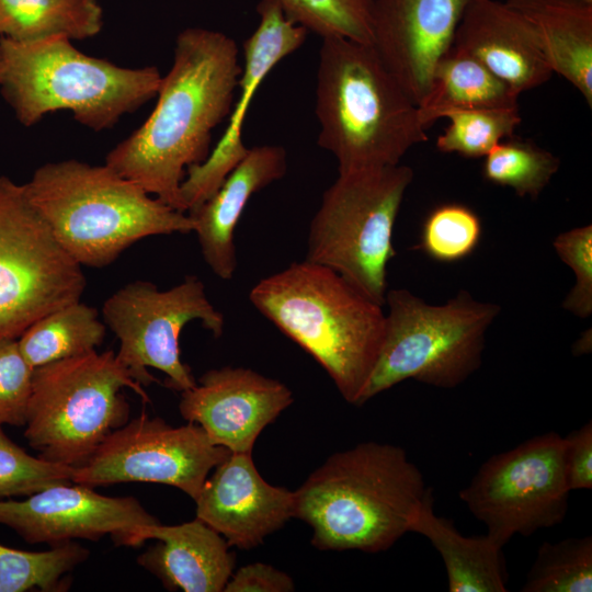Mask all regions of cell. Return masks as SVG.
<instances>
[{
    "mask_svg": "<svg viewBox=\"0 0 592 592\" xmlns=\"http://www.w3.org/2000/svg\"><path fill=\"white\" fill-rule=\"evenodd\" d=\"M522 592H591L592 536L544 542Z\"/></svg>",
    "mask_w": 592,
    "mask_h": 592,
    "instance_id": "f1b7e54d",
    "label": "cell"
},
{
    "mask_svg": "<svg viewBox=\"0 0 592 592\" xmlns=\"http://www.w3.org/2000/svg\"><path fill=\"white\" fill-rule=\"evenodd\" d=\"M479 216L462 204L435 207L425 218L419 248L439 262H457L471 254L481 239Z\"/></svg>",
    "mask_w": 592,
    "mask_h": 592,
    "instance_id": "1f68e13d",
    "label": "cell"
},
{
    "mask_svg": "<svg viewBox=\"0 0 592 592\" xmlns=\"http://www.w3.org/2000/svg\"><path fill=\"white\" fill-rule=\"evenodd\" d=\"M385 304V338L360 406L407 379L440 388L464 383L480 367L486 332L501 310L464 289L443 305L390 289Z\"/></svg>",
    "mask_w": 592,
    "mask_h": 592,
    "instance_id": "ba28073f",
    "label": "cell"
},
{
    "mask_svg": "<svg viewBox=\"0 0 592 592\" xmlns=\"http://www.w3.org/2000/svg\"><path fill=\"white\" fill-rule=\"evenodd\" d=\"M257 11L259 23L243 44L240 91L228 116L227 128L207 158L186 169L182 181L180 197L184 212L207 201L246 156L249 148L242 140V126L251 99L271 70L307 38L308 32L288 20L272 1L260 0Z\"/></svg>",
    "mask_w": 592,
    "mask_h": 592,
    "instance_id": "9a60e30c",
    "label": "cell"
},
{
    "mask_svg": "<svg viewBox=\"0 0 592 592\" xmlns=\"http://www.w3.org/2000/svg\"><path fill=\"white\" fill-rule=\"evenodd\" d=\"M553 247L576 275V284L562 307L580 318H588L592 314V226L559 234Z\"/></svg>",
    "mask_w": 592,
    "mask_h": 592,
    "instance_id": "836d02e7",
    "label": "cell"
},
{
    "mask_svg": "<svg viewBox=\"0 0 592 592\" xmlns=\"http://www.w3.org/2000/svg\"><path fill=\"white\" fill-rule=\"evenodd\" d=\"M470 0H374L371 45L418 105Z\"/></svg>",
    "mask_w": 592,
    "mask_h": 592,
    "instance_id": "e0dca14e",
    "label": "cell"
},
{
    "mask_svg": "<svg viewBox=\"0 0 592 592\" xmlns=\"http://www.w3.org/2000/svg\"><path fill=\"white\" fill-rule=\"evenodd\" d=\"M565 470L570 491L592 489V422L563 437Z\"/></svg>",
    "mask_w": 592,
    "mask_h": 592,
    "instance_id": "d590c367",
    "label": "cell"
},
{
    "mask_svg": "<svg viewBox=\"0 0 592 592\" xmlns=\"http://www.w3.org/2000/svg\"><path fill=\"white\" fill-rule=\"evenodd\" d=\"M445 118L449 124L437 137L436 148L467 158L485 157L497 144L512 137L521 123L519 107L457 110Z\"/></svg>",
    "mask_w": 592,
    "mask_h": 592,
    "instance_id": "4dcf8cb0",
    "label": "cell"
},
{
    "mask_svg": "<svg viewBox=\"0 0 592 592\" xmlns=\"http://www.w3.org/2000/svg\"><path fill=\"white\" fill-rule=\"evenodd\" d=\"M315 113L318 145L334 156L338 172L399 164L428 140L417 104L368 43L322 38Z\"/></svg>",
    "mask_w": 592,
    "mask_h": 592,
    "instance_id": "277c9868",
    "label": "cell"
},
{
    "mask_svg": "<svg viewBox=\"0 0 592 592\" xmlns=\"http://www.w3.org/2000/svg\"><path fill=\"white\" fill-rule=\"evenodd\" d=\"M582 1H587V2H591V3H592V0H582Z\"/></svg>",
    "mask_w": 592,
    "mask_h": 592,
    "instance_id": "74e56055",
    "label": "cell"
},
{
    "mask_svg": "<svg viewBox=\"0 0 592 592\" xmlns=\"http://www.w3.org/2000/svg\"><path fill=\"white\" fill-rule=\"evenodd\" d=\"M413 171L403 164L339 172L323 192L306 259L327 266L384 306L395 223Z\"/></svg>",
    "mask_w": 592,
    "mask_h": 592,
    "instance_id": "9c48e42d",
    "label": "cell"
},
{
    "mask_svg": "<svg viewBox=\"0 0 592 592\" xmlns=\"http://www.w3.org/2000/svg\"><path fill=\"white\" fill-rule=\"evenodd\" d=\"M88 556L89 550L73 542L44 551H26L0 544V592L65 589L66 576Z\"/></svg>",
    "mask_w": 592,
    "mask_h": 592,
    "instance_id": "4316f807",
    "label": "cell"
},
{
    "mask_svg": "<svg viewBox=\"0 0 592 592\" xmlns=\"http://www.w3.org/2000/svg\"><path fill=\"white\" fill-rule=\"evenodd\" d=\"M102 26L103 11L95 0H0V37L11 41L86 39Z\"/></svg>",
    "mask_w": 592,
    "mask_h": 592,
    "instance_id": "d4e9b609",
    "label": "cell"
},
{
    "mask_svg": "<svg viewBox=\"0 0 592 592\" xmlns=\"http://www.w3.org/2000/svg\"><path fill=\"white\" fill-rule=\"evenodd\" d=\"M0 424V499L30 496L47 487L71 482L73 467L31 456Z\"/></svg>",
    "mask_w": 592,
    "mask_h": 592,
    "instance_id": "d6a6232c",
    "label": "cell"
},
{
    "mask_svg": "<svg viewBox=\"0 0 592 592\" xmlns=\"http://www.w3.org/2000/svg\"><path fill=\"white\" fill-rule=\"evenodd\" d=\"M294 492L314 547L368 554L394 546L433 498L405 448L373 441L332 454Z\"/></svg>",
    "mask_w": 592,
    "mask_h": 592,
    "instance_id": "7a4b0ae2",
    "label": "cell"
},
{
    "mask_svg": "<svg viewBox=\"0 0 592 592\" xmlns=\"http://www.w3.org/2000/svg\"><path fill=\"white\" fill-rule=\"evenodd\" d=\"M452 45L478 59L517 95L553 75L534 29L505 2L470 0Z\"/></svg>",
    "mask_w": 592,
    "mask_h": 592,
    "instance_id": "d6986e66",
    "label": "cell"
},
{
    "mask_svg": "<svg viewBox=\"0 0 592 592\" xmlns=\"http://www.w3.org/2000/svg\"><path fill=\"white\" fill-rule=\"evenodd\" d=\"M286 171L287 153L282 146L249 148L218 190L189 212L204 261L219 278L231 280L237 270L235 230L248 202Z\"/></svg>",
    "mask_w": 592,
    "mask_h": 592,
    "instance_id": "ffe728a7",
    "label": "cell"
},
{
    "mask_svg": "<svg viewBox=\"0 0 592 592\" xmlns=\"http://www.w3.org/2000/svg\"><path fill=\"white\" fill-rule=\"evenodd\" d=\"M534 29L553 73L592 106V3L582 0H506Z\"/></svg>",
    "mask_w": 592,
    "mask_h": 592,
    "instance_id": "7402d4cb",
    "label": "cell"
},
{
    "mask_svg": "<svg viewBox=\"0 0 592 592\" xmlns=\"http://www.w3.org/2000/svg\"><path fill=\"white\" fill-rule=\"evenodd\" d=\"M251 304L360 406L385 338L386 314L335 271L307 260L260 280Z\"/></svg>",
    "mask_w": 592,
    "mask_h": 592,
    "instance_id": "3957f363",
    "label": "cell"
},
{
    "mask_svg": "<svg viewBox=\"0 0 592 592\" xmlns=\"http://www.w3.org/2000/svg\"><path fill=\"white\" fill-rule=\"evenodd\" d=\"M86 276L20 185L0 177V340L80 300Z\"/></svg>",
    "mask_w": 592,
    "mask_h": 592,
    "instance_id": "30bf717a",
    "label": "cell"
},
{
    "mask_svg": "<svg viewBox=\"0 0 592 592\" xmlns=\"http://www.w3.org/2000/svg\"><path fill=\"white\" fill-rule=\"evenodd\" d=\"M158 543L137 561L171 591L221 592L234 573L236 555L226 539L200 519L178 525L159 522L141 527L133 546Z\"/></svg>",
    "mask_w": 592,
    "mask_h": 592,
    "instance_id": "44dd1931",
    "label": "cell"
},
{
    "mask_svg": "<svg viewBox=\"0 0 592 592\" xmlns=\"http://www.w3.org/2000/svg\"><path fill=\"white\" fill-rule=\"evenodd\" d=\"M161 78L155 66L126 68L86 55L65 36L34 42L0 37V89L25 126L69 111L90 129L112 128L157 95Z\"/></svg>",
    "mask_w": 592,
    "mask_h": 592,
    "instance_id": "8992f818",
    "label": "cell"
},
{
    "mask_svg": "<svg viewBox=\"0 0 592 592\" xmlns=\"http://www.w3.org/2000/svg\"><path fill=\"white\" fill-rule=\"evenodd\" d=\"M280 380L247 367L224 366L204 373L181 392L179 411L231 453L252 454L260 433L293 402Z\"/></svg>",
    "mask_w": 592,
    "mask_h": 592,
    "instance_id": "2e32d148",
    "label": "cell"
},
{
    "mask_svg": "<svg viewBox=\"0 0 592 592\" xmlns=\"http://www.w3.org/2000/svg\"><path fill=\"white\" fill-rule=\"evenodd\" d=\"M570 492L563 437L550 431L490 456L458 497L504 546L516 534L560 524Z\"/></svg>",
    "mask_w": 592,
    "mask_h": 592,
    "instance_id": "7c38bea8",
    "label": "cell"
},
{
    "mask_svg": "<svg viewBox=\"0 0 592 592\" xmlns=\"http://www.w3.org/2000/svg\"><path fill=\"white\" fill-rule=\"evenodd\" d=\"M105 334L106 326L96 308L78 300L38 318L18 343L26 362L36 368L95 351Z\"/></svg>",
    "mask_w": 592,
    "mask_h": 592,
    "instance_id": "484cf974",
    "label": "cell"
},
{
    "mask_svg": "<svg viewBox=\"0 0 592 592\" xmlns=\"http://www.w3.org/2000/svg\"><path fill=\"white\" fill-rule=\"evenodd\" d=\"M24 186L56 239L81 266L104 267L147 237L194 230L189 214L152 197L106 163L47 162Z\"/></svg>",
    "mask_w": 592,
    "mask_h": 592,
    "instance_id": "5b68a950",
    "label": "cell"
},
{
    "mask_svg": "<svg viewBox=\"0 0 592 592\" xmlns=\"http://www.w3.org/2000/svg\"><path fill=\"white\" fill-rule=\"evenodd\" d=\"M103 322L119 341L117 360L139 385L156 378L148 371L166 375L164 385L184 391L196 385L189 365L181 361L179 339L185 325L200 320L219 338L225 318L207 298L204 283L195 275L166 291L143 280L130 282L106 298Z\"/></svg>",
    "mask_w": 592,
    "mask_h": 592,
    "instance_id": "8fae6325",
    "label": "cell"
},
{
    "mask_svg": "<svg viewBox=\"0 0 592 592\" xmlns=\"http://www.w3.org/2000/svg\"><path fill=\"white\" fill-rule=\"evenodd\" d=\"M33 372L18 339L0 340V424L25 425Z\"/></svg>",
    "mask_w": 592,
    "mask_h": 592,
    "instance_id": "e575fe53",
    "label": "cell"
},
{
    "mask_svg": "<svg viewBox=\"0 0 592 592\" xmlns=\"http://www.w3.org/2000/svg\"><path fill=\"white\" fill-rule=\"evenodd\" d=\"M125 387L150 401L112 350L34 368L24 431L29 445L48 462L81 466L128 421Z\"/></svg>",
    "mask_w": 592,
    "mask_h": 592,
    "instance_id": "52a82bcc",
    "label": "cell"
},
{
    "mask_svg": "<svg viewBox=\"0 0 592 592\" xmlns=\"http://www.w3.org/2000/svg\"><path fill=\"white\" fill-rule=\"evenodd\" d=\"M426 537L441 555L449 592H506L503 546L489 535L465 536L437 516L433 498L417 514L411 531Z\"/></svg>",
    "mask_w": 592,
    "mask_h": 592,
    "instance_id": "603a6c76",
    "label": "cell"
},
{
    "mask_svg": "<svg viewBox=\"0 0 592 592\" xmlns=\"http://www.w3.org/2000/svg\"><path fill=\"white\" fill-rule=\"evenodd\" d=\"M293 23L325 37L372 41L374 0H269Z\"/></svg>",
    "mask_w": 592,
    "mask_h": 592,
    "instance_id": "f546056e",
    "label": "cell"
},
{
    "mask_svg": "<svg viewBox=\"0 0 592 592\" xmlns=\"http://www.w3.org/2000/svg\"><path fill=\"white\" fill-rule=\"evenodd\" d=\"M560 160L534 143L521 139L502 140L486 156L483 178L512 189L520 197L535 200L558 171Z\"/></svg>",
    "mask_w": 592,
    "mask_h": 592,
    "instance_id": "83f0119b",
    "label": "cell"
},
{
    "mask_svg": "<svg viewBox=\"0 0 592 592\" xmlns=\"http://www.w3.org/2000/svg\"><path fill=\"white\" fill-rule=\"evenodd\" d=\"M239 57L237 43L223 32L204 27L181 31L155 109L106 155L105 163L148 194L184 212L182 181L189 167L207 158L213 130L231 112L242 68Z\"/></svg>",
    "mask_w": 592,
    "mask_h": 592,
    "instance_id": "6da1fadb",
    "label": "cell"
},
{
    "mask_svg": "<svg viewBox=\"0 0 592 592\" xmlns=\"http://www.w3.org/2000/svg\"><path fill=\"white\" fill-rule=\"evenodd\" d=\"M194 501L196 517L240 549L263 544L295 513V492L264 480L247 453H230Z\"/></svg>",
    "mask_w": 592,
    "mask_h": 592,
    "instance_id": "ac0fdd59",
    "label": "cell"
},
{
    "mask_svg": "<svg viewBox=\"0 0 592 592\" xmlns=\"http://www.w3.org/2000/svg\"><path fill=\"white\" fill-rule=\"evenodd\" d=\"M230 451L214 444L196 423L172 426L145 412L112 432L71 482L91 488L123 482L175 487L195 500L212 469Z\"/></svg>",
    "mask_w": 592,
    "mask_h": 592,
    "instance_id": "4fadbf2b",
    "label": "cell"
},
{
    "mask_svg": "<svg viewBox=\"0 0 592 592\" xmlns=\"http://www.w3.org/2000/svg\"><path fill=\"white\" fill-rule=\"evenodd\" d=\"M158 522L136 498L103 496L80 483L54 485L25 500L0 499V524L31 544L110 535L117 545L133 546L141 527Z\"/></svg>",
    "mask_w": 592,
    "mask_h": 592,
    "instance_id": "5bb4252c",
    "label": "cell"
},
{
    "mask_svg": "<svg viewBox=\"0 0 592 592\" xmlns=\"http://www.w3.org/2000/svg\"><path fill=\"white\" fill-rule=\"evenodd\" d=\"M295 583L286 572L263 562L239 568L231 574L225 592H291Z\"/></svg>",
    "mask_w": 592,
    "mask_h": 592,
    "instance_id": "8d00e7d4",
    "label": "cell"
},
{
    "mask_svg": "<svg viewBox=\"0 0 592 592\" xmlns=\"http://www.w3.org/2000/svg\"><path fill=\"white\" fill-rule=\"evenodd\" d=\"M519 95L478 59L455 46L436 62L428 89L418 103L426 129L457 110L519 107Z\"/></svg>",
    "mask_w": 592,
    "mask_h": 592,
    "instance_id": "cb8c5ba5",
    "label": "cell"
}]
</instances>
